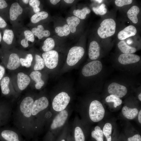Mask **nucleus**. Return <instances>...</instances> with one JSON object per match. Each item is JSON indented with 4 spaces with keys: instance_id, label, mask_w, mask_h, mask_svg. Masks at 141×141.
<instances>
[{
    "instance_id": "25",
    "label": "nucleus",
    "mask_w": 141,
    "mask_h": 141,
    "mask_svg": "<svg viewBox=\"0 0 141 141\" xmlns=\"http://www.w3.org/2000/svg\"><path fill=\"white\" fill-rule=\"evenodd\" d=\"M68 25L72 33L75 32L76 30V27L80 22V19L75 16H72L68 17L66 20Z\"/></svg>"
},
{
    "instance_id": "34",
    "label": "nucleus",
    "mask_w": 141,
    "mask_h": 141,
    "mask_svg": "<svg viewBox=\"0 0 141 141\" xmlns=\"http://www.w3.org/2000/svg\"><path fill=\"white\" fill-rule=\"evenodd\" d=\"M105 101L107 102H114V106L115 108L121 105L122 102V100L120 98L112 94L107 96L105 98Z\"/></svg>"
},
{
    "instance_id": "14",
    "label": "nucleus",
    "mask_w": 141,
    "mask_h": 141,
    "mask_svg": "<svg viewBox=\"0 0 141 141\" xmlns=\"http://www.w3.org/2000/svg\"><path fill=\"white\" fill-rule=\"evenodd\" d=\"M68 115V112L66 110L59 112L52 120L49 130H53L62 126L66 121Z\"/></svg>"
},
{
    "instance_id": "31",
    "label": "nucleus",
    "mask_w": 141,
    "mask_h": 141,
    "mask_svg": "<svg viewBox=\"0 0 141 141\" xmlns=\"http://www.w3.org/2000/svg\"><path fill=\"white\" fill-rule=\"evenodd\" d=\"M55 46V42L54 40L52 38H49L44 41L42 48L44 51L46 52L52 50Z\"/></svg>"
},
{
    "instance_id": "37",
    "label": "nucleus",
    "mask_w": 141,
    "mask_h": 141,
    "mask_svg": "<svg viewBox=\"0 0 141 141\" xmlns=\"http://www.w3.org/2000/svg\"><path fill=\"white\" fill-rule=\"evenodd\" d=\"M105 7V5L103 3L97 7H93L92 10L96 14L103 15L105 14L107 12V9Z\"/></svg>"
},
{
    "instance_id": "5",
    "label": "nucleus",
    "mask_w": 141,
    "mask_h": 141,
    "mask_svg": "<svg viewBox=\"0 0 141 141\" xmlns=\"http://www.w3.org/2000/svg\"><path fill=\"white\" fill-rule=\"evenodd\" d=\"M11 77L14 89L19 95L31 83L29 75L23 72H20L12 74Z\"/></svg>"
},
{
    "instance_id": "46",
    "label": "nucleus",
    "mask_w": 141,
    "mask_h": 141,
    "mask_svg": "<svg viewBox=\"0 0 141 141\" xmlns=\"http://www.w3.org/2000/svg\"><path fill=\"white\" fill-rule=\"evenodd\" d=\"M60 1V0H50V1L51 3L55 5Z\"/></svg>"
},
{
    "instance_id": "20",
    "label": "nucleus",
    "mask_w": 141,
    "mask_h": 141,
    "mask_svg": "<svg viewBox=\"0 0 141 141\" xmlns=\"http://www.w3.org/2000/svg\"><path fill=\"white\" fill-rule=\"evenodd\" d=\"M23 11V9L17 2H14L11 5L9 9V17L13 21L16 20Z\"/></svg>"
},
{
    "instance_id": "2",
    "label": "nucleus",
    "mask_w": 141,
    "mask_h": 141,
    "mask_svg": "<svg viewBox=\"0 0 141 141\" xmlns=\"http://www.w3.org/2000/svg\"><path fill=\"white\" fill-rule=\"evenodd\" d=\"M49 105V102L46 97L36 96L32 111L35 132L41 129L45 121V113L48 110Z\"/></svg>"
},
{
    "instance_id": "50",
    "label": "nucleus",
    "mask_w": 141,
    "mask_h": 141,
    "mask_svg": "<svg viewBox=\"0 0 141 141\" xmlns=\"http://www.w3.org/2000/svg\"><path fill=\"white\" fill-rule=\"evenodd\" d=\"M138 97L139 100L141 101V93L139 94L138 96Z\"/></svg>"
},
{
    "instance_id": "32",
    "label": "nucleus",
    "mask_w": 141,
    "mask_h": 141,
    "mask_svg": "<svg viewBox=\"0 0 141 141\" xmlns=\"http://www.w3.org/2000/svg\"><path fill=\"white\" fill-rule=\"evenodd\" d=\"M95 130L92 132V137L97 141H103V133L100 127L96 126L95 128Z\"/></svg>"
},
{
    "instance_id": "10",
    "label": "nucleus",
    "mask_w": 141,
    "mask_h": 141,
    "mask_svg": "<svg viewBox=\"0 0 141 141\" xmlns=\"http://www.w3.org/2000/svg\"><path fill=\"white\" fill-rule=\"evenodd\" d=\"M70 100V97L67 93L61 92L57 95L52 101V105L53 109L59 112L65 109Z\"/></svg>"
},
{
    "instance_id": "35",
    "label": "nucleus",
    "mask_w": 141,
    "mask_h": 141,
    "mask_svg": "<svg viewBox=\"0 0 141 141\" xmlns=\"http://www.w3.org/2000/svg\"><path fill=\"white\" fill-rule=\"evenodd\" d=\"M112 129L111 125L109 123L105 124L103 127V133L106 137L107 141H111V137L110 135L111 134Z\"/></svg>"
},
{
    "instance_id": "42",
    "label": "nucleus",
    "mask_w": 141,
    "mask_h": 141,
    "mask_svg": "<svg viewBox=\"0 0 141 141\" xmlns=\"http://www.w3.org/2000/svg\"><path fill=\"white\" fill-rule=\"evenodd\" d=\"M5 68L3 66L0 64V82L5 74Z\"/></svg>"
},
{
    "instance_id": "52",
    "label": "nucleus",
    "mask_w": 141,
    "mask_h": 141,
    "mask_svg": "<svg viewBox=\"0 0 141 141\" xmlns=\"http://www.w3.org/2000/svg\"><path fill=\"white\" fill-rule=\"evenodd\" d=\"M95 1H96V2H98V3H101L102 1H103V0H95Z\"/></svg>"
},
{
    "instance_id": "21",
    "label": "nucleus",
    "mask_w": 141,
    "mask_h": 141,
    "mask_svg": "<svg viewBox=\"0 0 141 141\" xmlns=\"http://www.w3.org/2000/svg\"><path fill=\"white\" fill-rule=\"evenodd\" d=\"M31 32L34 35L37 36L39 39L43 37H48L50 35V32L48 30H45L43 26L39 25L37 27L33 28Z\"/></svg>"
},
{
    "instance_id": "43",
    "label": "nucleus",
    "mask_w": 141,
    "mask_h": 141,
    "mask_svg": "<svg viewBox=\"0 0 141 141\" xmlns=\"http://www.w3.org/2000/svg\"><path fill=\"white\" fill-rule=\"evenodd\" d=\"M7 26V23L5 20L0 15V29L5 28Z\"/></svg>"
},
{
    "instance_id": "49",
    "label": "nucleus",
    "mask_w": 141,
    "mask_h": 141,
    "mask_svg": "<svg viewBox=\"0 0 141 141\" xmlns=\"http://www.w3.org/2000/svg\"><path fill=\"white\" fill-rule=\"evenodd\" d=\"M22 1L25 4H27L29 2V0H23Z\"/></svg>"
},
{
    "instance_id": "6",
    "label": "nucleus",
    "mask_w": 141,
    "mask_h": 141,
    "mask_svg": "<svg viewBox=\"0 0 141 141\" xmlns=\"http://www.w3.org/2000/svg\"><path fill=\"white\" fill-rule=\"evenodd\" d=\"M1 58L3 66L9 70H17L21 66L19 57L15 53L8 55L3 50L0 51Z\"/></svg>"
},
{
    "instance_id": "8",
    "label": "nucleus",
    "mask_w": 141,
    "mask_h": 141,
    "mask_svg": "<svg viewBox=\"0 0 141 141\" xmlns=\"http://www.w3.org/2000/svg\"><path fill=\"white\" fill-rule=\"evenodd\" d=\"M105 110L102 104L95 100L91 103L89 107V114L91 120L95 122L101 120L105 114Z\"/></svg>"
},
{
    "instance_id": "53",
    "label": "nucleus",
    "mask_w": 141,
    "mask_h": 141,
    "mask_svg": "<svg viewBox=\"0 0 141 141\" xmlns=\"http://www.w3.org/2000/svg\"><path fill=\"white\" fill-rule=\"evenodd\" d=\"M130 41H129V40H127V42H129L128 43H128V44H129V42H130V44H131V43H132V41H131V40H130Z\"/></svg>"
},
{
    "instance_id": "13",
    "label": "nucleus",
    "mask_w": 141,
    "mask_h": 141,
    "mask_svg": "<svg viewBox=\"0 0 141 141\" xmlns=\"http://www.w3.org/2000/svg\"><path fill=\"white\" fill-rule=\"evenodd\" d=\"M45 66L48 68L53 69L57 65L58 55L57 52L55 50H51L45 52L42 54Z\"/></svg>"
},
{
    "instance_id": "15",
    "label": "nucleus",
    "mask_w": 141,
    "mask_h": 141,
    "mask_svg": "<svg viewBox=\"0 0 141 141\" xmlns=\"http://www.w3.org/2000/svg\"><path fill=\"white\" fill-rule=\"evenodd\" d=\"M108 91L111 94L115 95L119 98H121L126 94L127 90L124 86L116 82H113L108 86Z\"/></svg>"
},
{
    "instance_id": "16",
    "label": "nucleus",
    "mask_w": 141,
    "mask_h": 141,
    "mask_svg": "<svg viewBox=\"0 0 141 141\" xmlns=\"http://www.w3.org/2000/svg\"><path fill=\"white\" fill-rule=\"evenodd\" d=\"M140 60V57L138 55L132 54H122L118 58L119 62L124 65L134 63Z\"/></svg>"
},
{
    "instance_id": "29",
    "label": "nucleus",
    "mask_w": 141,
    "mask_h": 141,
    "mask_svg": "<svg viewBox=\"0 0 141 141\" xmlns=\"http://www.w3.org/2000/svg\"><path fill=\"white\" fill-rule=\"evenodd\" d=\"M48 16V13L46 11L39 12L32 16L31 18V21L33 23H36L41 20L46 18Z\"/></svg>"
},
{
    "instance_id": "33",
    "label": "nucleus",
    "mask_w": 141,
    "mask_h": 141,
    "mask_svg": "<svg viewBox=\"0 0 141 141\" xmlns=\"http://www.w3.org/2000/svg\"><path fill=\"white\" fill-rule=\"evenodd\" d=\"M90 11V9L85 7L81 10H74L73 11V13L74 15L78 18L84 19L86 18V15L89 14Z\"/></svg>"
},
{
    "instance_id": "7",
    "label": "nucleus",
    "mask_w": 141,
    "mask_h": 141,
    "mask_svg": "<svg viewBox=\"0 0 141 141\" xmlns=\"http://www.w3.org/2000/svg\"><path fill=\"white\" fill-rule=\"evenodd\" d=\"M97 30V33L100 38L104 39L113 35L115 32L116 23L112 19L104 20L101 23Z\"/></svg>"
},
{
    "instance_id": "12",
    "label": "nucleus",
    "mask_w": 141,
    "mask_h": 141,
    "mask_svg": "<svg viewBox=\"0 0 141 141\" xmlns=\"http://www.w3.org/2000/svg\"><path fill=\"white\" fill-rule=\"evenodd\" d=\"M102 68L101 62L94 60L85 65L82 70V73L85 77H89L96 75L100 72Z\"/></svg>"
},
{
    "instance_id": "19",
    "label": "nucleus",
    "mask_w": 141,
    "mask_h": 141,
    "mask_svg": "<svg viewBox=\"0 0 141 141\" xmlns=\"http://www.w3.org/2000/svg\"><path fill=\"white\" fill-rule=\"evenodd\" d=\"M100 48L98 43L93 41L90 44L89 50V56L91 60H95L99 58L100 56Z\"/></svg>"
},
{
    "instance_id": "44",
    "label": "nucleus",
    "mask_w": 141,
    "mask_h": 141,
    "mask_svg": "<svg viewBox=\"0 0 141 141\" xmlns=\"http://www.w3.org/2000/svg\"><path fill=\"white\" fill-rule=\"evenodd\" d=\"M8 4L4 0H0V9H4L7 7Z\"/></svg>"
},
{
    "instance_id": "28",
    "label": "nucleus",
    "mask_w": 141,
    "mask_h": 141,
    "mask_svg": "<svg viewBox=\"0 0 141 141\" xmlns=\"http://www.w3.org/2000/svg\"><path fill=\"white\" fill-rule=\"evenodd\" d=\"M35 63L33 66V70H41L45 66L44 60L39 55L36 54L35 56Z\"/></svg>"
},
{
    "instance_id": "18",
    "label": "nucleus",
    "mask_w": 141,
    "mask_h": 141,
    "mask_svg": "<svg viewBox=\"0 0 141 141\" xmlns=\"http://www.w3.org/2000/svg\"><path fill=\"white\" fill-rule=\"evenodd\" d=\"M137 31L136 28L133 25H129L120 31L118 35V38L121 40H124L129 37L135 35Z\"/></svg>"
},
{
    "instance_id": "47",
    "label": "nucleus",
    "mask_w": 141,
    "mask_h": 141,
    "mask_svg": "<svg viewBox=\"0 0 141 141\" xmlns=\"http://www.w3.org/2000/svg\"><path fill=\"white\" fill-rule=\"evenodd\" d=\"M138 120L139 122L141 123V110H140L138 113Z\"/></svg>"
},
{
    "instance_id": "4",
    "label": "nucleus",
    "mask_w": 141,
    "mask_h": 141,
    "mask_svg": "<svg viewBox=\"0 0 141 141\" xmlns=\"http://www.w3.org/2000/svg\"><path fill=\"white\" fill-rule=\"evenodd\" d=\"M1 96L2 98L15 101L20 95L14 88L11 77L5 74L0 82Z\"/></svg>"
},
{
    "instance_id": "36",
    "label": "nucleus",
    "mask_w": 141,
    "mask_h": 141,
    "mask_svg": "<svg viewBox=\"0 0 141 141\" xmlns=\"http://www.w3.org/2000/svg\"><path fill=\"white\" fill-rule=\"evenodd\" d=\"M74 138L75 141H85V136L82 129L79 126L74 129Z\"/></svg>"
},
{
    "instance_id": "24",
    "label": "nucleus",
    "mask_w": 141,
    "mask_h": 141,
    "mask_svg": "<svg viewBox=\"0 0 141 141\" xmlns=\"http://www.w3.org/2000/svg\"><path fill=\"white\" fill-rule=\"evenodd\" d=\"M140 11L139 7L136 5L132 6L127 12L128 18L134 24H136L138 22L137 15Z\"/></svg>"
},
{
    "instance_id": "45",
    "label": "nucleus",
    "mask_w": 141,
    "mask_h": 141,
    "mask_svg": "<svg viewBox=\"0 0 141 141\" xmlns=\"http://www.w3.org/2000/svg\"><path fill=\"white\" fill-rule=\"evenodd\" d=\"M21 44L22 46L25 48L29 46L28 41L25 38L22 40L21 42Z\"/></svg>"
},
{
    "instance_id": "22",
    "label": "nucleus",
    "mask_w": 141,
    "mask_h": 141,
    "mask_svg": "<svg viewBox=\"0 0 141 141\" xmlns=\"http://www.w3.org/2000/svg\"><path fill=\"white\" fill-rule=\"evenodd\" d=\"M122 112L123 115L125 118L130 120L135 118L138 113V110L137 109L131 108L126 106L123 107Z\"/></svg>"
},
{
    "instance_id": "48",
    "label": "nucleus",
    "mask_w": 141,
    "mask_h": 141,
    "mask_svg": "<svg viewBox=\"0 0 141 141\" xmlns=\"http://www.w3.org/2000/svg\"><path fill=\"white\" fill-rule=\"evenodd\" d=\"M74 1V0H64V1L67 3H72Z\"/></svg>"
},
{
    "instance_id": "9",
    "label": "nucleus",
    "mask_w": 141,
    "mask_h": 141,
    "mask_svg": "<svg viewBox=\"0 0 141 141\" xmlns=\"http://www.w3.org/2000/svg\"><path fill=\"white\" fill-rule=\"evenodd\" d=\"M15 127L8 125L0 127V139L2 141H20L19 133Z\"/></svg>"
},
{
    "instance_id": "39",
    "label": "nucleus",
    "mask_w": 141,
    "mask_h": 141,
    "mask_svg": "<svg viewBox=\"0 0 141 141\" xmlns=\"http://www.w3.org/2000/svg\"><path fill=\"white\" fill-rule=\"evenodd\" d=\"M24 34L25 38L26 40L33 42L34 40V35L32 32L28 30H25L24 31Z\"/></svg>"
},
{
    "instance_id": "3",
    "label": "nucleus",
    "mask_w": 141,
    "mask_h": 141,
    "mask_svg": "<svg viewBox=\"0 0 141 141\" xmlns=\"http://www.w3.org/2000/svg\"><path fill=\"white\" fill-rule=\"evenodd\" d=\"M14 101L4 98L0 99V127L7 125L12 118Z\"/></svg>"
},
{
    "instance_id": "17",
    "label": "nucleus",
    "mask_w": 141,
    "mask_h": 141,
    "mask_svg": "<svg viewBox=\"0 0 141 141\" xmlns=\"http://www.w3.org/2000/svg\"><path fill=\"white\" fill-rule=\"evenodd\" d=\"M31 80V82L35 83V88L39 90L44 86V82L42 78V74L39 71L32 70L29 75Z\"/></svg>"
},
{
    "instance_id": "38",
    "label": "nucleus",
    "mask_w": 141,
    "mask_h": 141,
    "mask_svg": "<svg viewBox=\"0 0 141 141\" xmlns=\"http://www.w3.org/2000/svg\"><path fill=\"white\" fill-rule=\"evenodd\" d=\"M29 4L33 8V11L36 13L39 12L40 9L39 7L40 2L38 0H29Z\"/></svg>"
},
{
    "instance_id": "51",
    "label": "nucleus",
    "mask_w": 141,
    "mask_h": 141,
    "mask_svg": "<svg viewBox=\"0 0 141 141\" xmlns=\"http://www.w3.org/2000/svg\"><path fill=\"white\" fill-rule=\"evenodd\" d=\"M2 39V37L1 34V32H0V43H1V42Z\"/></svg>"
},
{
    "instance_id": "23",
    "label": "nucleus",
    "mask_w": 141,
    "mask_h": 141,
    "mask_svg": "<svg viewBox=\"0 0 141 141\" xmlns=\"http://www.w3.org/2000/svg\"><path fill=\"white\" fill-rule=\"evenodd\" d=\"M118 46L121 51L124 54H133L136 51L135 48L127 45L124 40L119 42Z\"/></svg>"
},
{
    "instance_id": "54",
    "label": "nucleus",
    "mask_w": 141,
    "mask_h": 141,
    "mask_svg": "<svg viewBox=\"0 0 141 141\" xmlns=\"http://www.w3.org/2000/svg\"><path fill=\"white\" fill-rule=\"evenodd\" d=\"M61 141H65L64 139H62Z\"/></svg>"
},
{
    "instance_id": "26",
    "label": "nucleus",
    "mask_w": 141,
    "mask_h": 141,
    "mask_svg": "<svg viewBox=\"0 0 141 141\" xmlns=\"http://www.w3.org/2000/svg\"><path fill=\"white\" fill-rule=\"evenodd\" d=\"M19 58L21 66L26 68H29L32 67L33 65V57L32 54H27L24 58Z\"/></svg>"
},
{
    "instance_id": "41",
    "label": "nucleus",
    "mask_w": 141,
    "mask_h": 141,
    "mask_svg": "<svg viewBox=\"0 0 141 141\" xmlns=\"http://www.w3.org/2000/svg\"><path fill=\"white\" fill-rule=\"evenodd\" d=\"M128 141H141V137L140 135L136 134L133 136L129 138Z\"/></svg>"
},
{
    "instance_id": "27",
    "label": "nucleus",
    "mask_w": 141,
    "mask_h": 141,
    "mask_svg": "<svg viewBox=\"0 0 141 141\" xmlns=\"http://www.w3.org/2000/svg\"><path fill=\"white\" fill-rule=\"evenodd\" d=\"M14 38V34L11 30L5 29L3 32L2 40L3 42L8 45L11 44Z\"/></svg>"
},
{
    "instance_id": "55",
    "label": "nucleus",
    "mask_w": 141,
    "mask_h": 141,
    "mask_svg": "<svg viewBox=\"0 0 141 141\" xmlns=\"http://www.w3.org/2000/svg\"><path fill=\"white\" fill-rule=\"evenodd\" d=\"M1 98H0V99Z\"/></svg>"
},
{
    "instance_id": "11",
    "label": "nucleus",
    "mask_w": 141,
    "mask_h": 141,
    "mask_svg": "<svg viewBox=\"0 0 141 141\" xmlns=\"http://www.w3.org/2000/svg\"><path fill=\"white\" fill-rule=\"evenodd\" d=\"M84 53V49L81 47L75 46L72 48L68 54L67 64L70 66L75 65L83 57Z\"/></svg>"
},
{
    "instance_id": "1",
    "label": "nucleus",
    "mask_w": 141,
    "mask_h": 141,
    "mask_svg": "<svg viewBox=\"0 0 141 141\" xmlns=\"http://www.w3.org/2000/svg\"><path fill=\"white\" fill-rule=\"evenodd\" d=\"M36 96L33 92L27 93L13 109L12 118L14 126L20 133L25 136H31L35 132L32 111Z\"/></svg>"
},
{
    "instance_id": "40",
    "label": "nucleus",
    "mask_w": 141,
    "mask_h": 141,
    "mask_svg": "<svg viewBox=\"0 0 141 141\" xmlns=\"http://www.w3.org/2000/svg\"><path fill=\"white\" fill-rule=\"evenodd\" d=\"M132 2V0H116L115 1V4L118 7H121L124 5L130 4Z\"/></svg>"
},
{
    "instance_id": "30",
    "label": "nucleus",
    "mask_w": 141,
    "mask_h": 141,
    "mask_svg": "<svg viewBox=\"0 0 141 141\" xmlns=\"http://www.w3.org/2000/svg\"><path fill=\"white\" fill-rule=\"evenodd\" d=\"M55 32L60 37L67 36L69 34L70 31L67 24H65L63 26H58L55 29Z\"/></svg>"
}]
</instances>
